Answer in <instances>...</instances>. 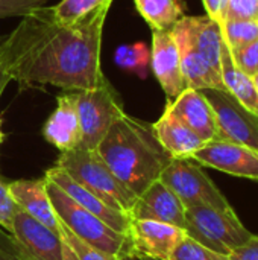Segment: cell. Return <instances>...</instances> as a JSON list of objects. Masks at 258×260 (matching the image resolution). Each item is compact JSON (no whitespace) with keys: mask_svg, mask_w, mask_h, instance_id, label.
<instances>
[{"mask_svg":"<svg viewBox=\"0 0 258 260\" xmlns=\"http://www.w3.org/2000/svg\"><path fill=\"white\" fill-rule=\"evenodd\" d=\"M113 2L75 24H59L49 8L23 17L0 43V70L21 85L85 90L108 82L100 66L105 20Z\"/></svg>","mask_w":258,"mask_h":260,"instance_id":"6da1fadb","label":"cell"},{"mask_svg":"<svg viewBox=\"0 0 258 260\" xmlns=\"http://www.w3.org/2000/svg\"><path fill=\"white\" fill-rule=\"evenodd\" d=\"M117 180L135 197L157 181L172 155L158 142L152 125L123 113L96 148Z\"/></svg>","mask_w":258,"mask_h":260,"instance_id":"7a4b0ae2","label":"cell"},{"mask_svg":"<svg viewBox=\"0 0 258 260\" xmlns=\"http://www.w3.org/2000/svg\"><path fill=\"white\" fill-rule=\"evenodd\" d=\"M46 181L47 192L58 221L64 224L73 235H76L81 241L91 245L93 248L103 251L106 254L116 257L131 254V244L126 235L111 229L100 218L79 206L52 181Z\"/></svg>","mask_w":258,"mask_h":260,"instance_id":"3957f363","label":"cell"},{"mask_svg":"<svg viewBox=\"0 0 258 260\" xmlns=\"http://www.w3.org/2000/svg\"><path fill=\"white\" fill-rule=\"evenodd\" d=\"M56 166L116 210L129 213L137 201V197L117 180L96 149L76 148L61 152Z\"/></svg>","mask_w":258,"mask_h":260,"instance_id":"277c9868","label":"cell"},{"mask_svg":"<svg viewBox=\"0 0 258 260\" xmlns=\"http://www.w3.org/2000/svg\"><path fill=\"white\" fill-rule=\"evenodd\" d=\"M184 232L204 247L228 256L252 238L234 210H219L208 206L186 207Z\"/></svg>","mask_w":258,"mask_h":260,"instance_id":"5b68a950","label":"cell"},{"mask_svg":"<svg viewBox=\"0 0 258 260\" xmlns=\"http://www.w3.org/2000/svg\"><path fill=\"white\" fill-rule=\"evenodd\" d=\"M73 91L81 125L79 148L94 151L111 125L125 113L122 99L109 81L97 87Z\"/></svg>","mask_w":258,"mask_h":260,"instance_id":"8992f818","label":"cell"},{"mask_svg":"<svg viewBox=\"0 0 258 260\" xmlns=\"http://www.w3.org/2000/svg\"><path fill=\"white\" fill-rule=\"evenodd\" d=\"M186 207L208 206L219 210H233L227 197L217 189L202 166L192 158H172L160 178Z\"/></svg>","mask_w":258,"mask_h":260,"instance_id":"52a82bcc","label":"cell"},{"mask_svg":"<svg viewBox=\"0 0 258 260\" xmlns=\"http://www.w3.org/2000/svg\"><path fill=\"white\" fill-rule=\"evenodd\" d=\"M214 113L217 126V140H228L248 146L258 152V114L248 110L228 90L204 88Z\"/></svg>","mask_w":258,"mask_h":260,"instance_id":"ba28073f","label":"cell"},{"mask_svg":"<svg viewBox=\"0 0 258 260\" xmlns=\"http://www.w3.org/2000/svg\"><path fill=\"white\" fill-rule=\"evenodd\" d=\"M190 158L233 177L258 181V152L248 146L228 140H211Z\"/></svg>","mask_w":258,"mask_h":260,"instance_id":"9c48e42d","label":"cell"},{"mask_svg":"<svg viewBox=\"0 0 258 260\" xmlns=\"http://www.w3.org/2000/svg\"><path fill=\"white\" fill-rule=\"evenodd\" d=\"M184 236L186 232L182 229L151 219H132L128 233L131 254L157 260L170 259Z\"/></svg>","mask_w":258,"mask_h":260,"instance_id":"30bf717a","label":"cell"},{"mask_svg":"<svg viewBox=\"0 0 258 260\" xmlns=\"http://www.w3.org/2000/svg\"><path fill=\"white\" fill-rule=\"evenodd\" d=\"M151 66L169 99H175L187 88L181 70L179 50L172 30H152Z\"/></svg>","mask_w":258,"mask_h":260,"instance_id":"8fae6325","label":"cell"},{"mask_svg":"<svg viewBox=\"0 0 258 260\" xmlns=\"http://www.w3.org/2000/svg\"><path fill=\"white\" fill-rule=\"evenodd\" d=\"M44 178L49 180V181H52L61 190H64L79 206H82L84 209H87L88 212H91L93 215H96L97 218H100L111 229H114L116 232L123 233V235L128 236L129 227H131V221H132V218L129 216V213L120 212V210H116V209L109 207L97 195H94L88 189L82 187L64 169L58 168L56 165L53 168H50L49 171H46Z\"/></svg>","mask_w":258,"mask_h":260,"instance_id":"7c38bea8","label":"cell"},{"mask_svg":"<svg viewBox=\"0 0 258 260\" xmlns=\"http://www.w3.org/2000/svg\"><path fill=\"white\" fill-rule=\"evenodd\" d=\"M172 34L179 50L181 70H182L186 85L190 88H196V90H204V88L225 90L222 79L214 75V72L208 67L201 52L198 50L192 37L187 15H184L172 27Z\"/></svg>","mask_w":258,"mask_h":260,"instance_id":"4fadbf2b","label":"cell"},{"mask_svg":"<svg viewBox=\"0 0 258 260\" xmlns=\"http://www.w3.org/2000/svg\"><path fill=\"white\" fill-rule=\"evenodd\" d=\"M11 235L35 260H62L59 233L46 227L20 207L14 215Z\"/></svg>","mask_w":258,"mask_h":260,"instance_id":"5bb4252c","label":"cell"},{"mask_svg":"<svg viewBox=\"0 0 258 260\" xmlns=\"http://www.w3.org/2000/svg\"><path fill=\"white\" fill-rule=\"evenodd\" d=\"M129 216L132 219L160 221L184 230L186 206L164 183L157 180L141 195L137 197Z\"/></svg>","mask_w":258,"mask_h":260,"instance_id":"9a60e30c","label":"cell"},{"mask_svg":"<svg viewBox=\"0 0 258 260\" xmlns=\"http://www.w3.org/2000/svg\"><path fill=\"white\" fill-rule=\"evenodd\" d=\"M44 139L61 152L73 151L81 145V125L75 91L58 96V104L43 126Z\"/></svg>","mask_w":258,"mask_h":260,"instance_id":"2e32d148","label":"cell"},{"mask_svg":"<svg viewBox=\"0 0 258 260\" xmlns=\"http://www.w3.org/2000/svg\"><path fill=\"white\" fill-rule=\"evenodd\" d=\"M166 107L205 143L219 139L214 113L201 90L187 87L175 99H169Z\"/></svg>","mask_w":258,"mask_h":260,"instance_id":"e0dca14e","label":"cell"},{"mask_svg":"<svg viewBox=\"0 0 258 260\" xmlns=\"http://www.w3.org/2000/svg\"><path fill=\"white\" fill-rule=\"evenodd\" d=\"M9 193L21 210L59 233V221L47 192L46 178L9 181Z\"/></svg>","mask_w":258,"mask_h":260,"instance_id":"ac0fdd59","label":"cell"},{"mask_svg":"<svg viewBox=\"0 0 258 260\" xmlns=\"http://www.w3.org/2000/svg\"><path fill=\"white\" fill-rule=\"evenodd\" d=\"M152 129L172 158H190L205 145V142L167 107L161 117L152 125Z\"/></svg>","mask_w":258,"mask_h":260,"instance_id":"d6986e66","label":"cell"},{"mask_svg":"<svg viewBox=\"0 0 258 260\" xmlns=\"http://www.w3.org/2000/svg\"><path fill=\"white\" fill-rule=\"evenodd\" d=\"M187 21L192 30L193 41L201 52L202 58L216 76L222 79L220 75V52L224 44L220 23L217 20L205 15H187Z\"/></svg>","mask_w":258,"mask_h":260,"instance_id":"ffe728a7","label":"cell"},{"mask_svg":"<svg viewBox=\"0 0 258 260\" xmlns=\"http://www.w3.org/2000/svg\"><path fill=\"white\" fill-rule=\"evenodd\" d=\"M220 75L225 90H228L248 110L258 114V90L254 79L236 66L231 50L225 41L220 52Z\"/></svg>","mask_w":258,"mask_h":260,"instance_id":"44dd1931","label":"cell"},{"mask_svg":"<svg viewBox=\"0 0 258 260\" xmlns=\"http://www.w3.org/2000/svg\"><path fill=\"white\" fill-rule=\"evenodd\" d=\"M134 3L152 30H172L186 15L182 0H134Z\"/></svg>","mask_w":258,"mask_h":260,"instance_id":"7402d4cb","label":"cell"},{"mask_svg":"<svg viewBox=\"0 0 258 260\" xmlns=\"http://www.w3.org/2000/svg\"><path fill=\"white\" fill-rule=\"evenodd\" d=\"M113 0H61L55 6L49 8L52 18L59 24H75L90 14H93L102 5Z\"/></svg>","mask_w":258,"mask_h":260,"instance_id":"603a6c76","label":"cell"},{"mask_svg":"<svg viewBox=\"0 0 258 260\" xmlns=\"http://www.w3.org/2000/svg\"><path fill=\"white\" fill-rule=\"evenodd\" d=\"M59 236L62 241V260H122V257L106 254L85 244L61 222Z\"/></svg>","mask_w":258,"mask_h":260,"instance_id":"cb8c5ba5","label":"cell"},{"mask_svg":"<svg viewBox=\"0 0 258 260\" xmlns=\"http://www.w3.org/2000/svg\"><path fill=\"white\" fill-rule=\"evenodd\" d=\"M114 61L120 69L134 72L140 78H144L151 64V49L144 43L122 44L114 53Z\"/></svg>","mask_w":258,"mask_h":260,"instance_id":"d4e9b609","label":"cell"},{"mask_svg":"<svg viewBox=\"0 0 258 260\" xmlns=\"http://www.w3.org/2000/svg\"><path fill=\"white\" fill-rule=\"evenodd\" d=\"M220 29L230 50L242 49L258 40V20H224Z\"/></svg>","mask_w":258,"mask_h":260,"instance_id":"484cf974","label":"cell"},{"mask_svg":"<svg viewBox=\"0 0 258 260\" xmlns=\"http://www.w3.org/2000/svg\"><path fill=\"white\" fill-rule=\"evenodd\" d=\"M169 260H231L228 254L217 253L196 242L190 236H184V239L173 250Z\"/></svg>","mask_w":258,"mask_h":260,"instance_id":"4316f807","label":"cell"},{"mask_svg":"<svg viewBox=\"0 0 258 260\" xmlns=\"http://www.w3.org/2000/svg\"><path fill=\"white\" fill-rule=\"evenodd\" d=\"M224 20H258V0H228Z\"/></svg>","mask_w":258,"mask_h":260,"instance_id":"83f0119b","label":"cell"},{"mask_svg":"<svg viewBox=\"0 0 258 260\" xmlns=\"http://www.w3.org/2000/svg\"><path fill=\"white\" fill-rule=\"evenodd\" d=\"M231 55L236 66L243 73H246L251 78L258 75V40L242 49L231 50Z\"/></svg>","mask_w":258,"mask_h":260,"instance_id":"f1b7e54d","label":"cell"},{"mask_svg":"<svg viewBox=\"0 0 258 260\" xmlns=\"http://www.w3.org/2000/svg\"><path fill=\"white\" fill-rule=\"evenodd\" d=\"M47 0H0V18L24 17L40 8H44Z\"/></svg>","mask_w":258,"mask_h":260,"instance_id":"f546056e","label":"cell"},{"mask_svg":"<svg viewBox=\"0 0 258 260\" xmlns=\"http://www.w3.org/2000/svg\"><path fill=\"white\" fill-rule=\"evenodd\" d=\"M17 209L18 206L9 193V181H6L0 175V227L5 229L8 233H11L12 230V221Z\"/></svg>","mask_w":258,"mask_h":260,"instance_id":"4dcf8cb0","label":"cell"},{"mask_svg":"<svg viewBox=\"0 0 258 260\" xmlns=\"http://www.w3.org/2000/svg\"><path fill=\"white\" fill-rule=\"evenodd\" d=\"M0 248L9 253L15 260H35L23 247H20V244L12 238L11 233L2 232V227H0Z\"/></svg>","mask_w":258,"mask_h":260,"instance_id":"1f68e13d","label":"cell"},{"mask_svg":"<svg viewBox=\"0 0 258 260\" xmlns=\"http://www.w3.org/2000/svg\"><path fill=\"white\" fill-rule=\"evenodd\" d=\"M231 260H258V236L252 235V238L240 248L230 254Z\"/></svg>","mask_w":258,"mask_h":260,"instance_id":"d6a6232c","label":"cell"},{"mask_svg":"<svg viewBox=\"0 0 258 260\" xmlns=\"http://www.w3.org/2000/svg\"><path fill=\"white\" fill-rule=\"evenodd\" d=\"M202 3H204V8L207 11V15L213 20L220 21L228 0H202Z\"/></svg>","mask_w":258,"mask_h":260,"instance_id":"836d02e7","label":"cell"},{"mask_svg":"<svg viewBox=\"0 0 258 260\" xmlns=\"http://www.w3.org/2000/svg\"><path fill=\"white\" fill-rule=\"evenodd\" d=\"M0 260H15L9 253H6V251H3L2 248H0Z\"/></svg>","mask_w":258,"mask_h":260,"instance_id":"e575fe53","label":"cell"},{"mask_svg":"<svg viewBox=\"0 0 258 260\" xmlns=\"http://www.w3.org/2000/svg\"><path fill=\"white\" fill-rule=\"evenodd\" d=\"M122 260H144L143 257H138V256H135V254H126V256H123Z\"/></svg>","mask_w":258,"mask_h":260,"instance_id":"d590c367","label":"cell"},{"mask_svg":"<svg viewBox=\"0 0 258 260\" xmlns=\"http://www.w3.org/2000/svg\"><path fill=\"white\" fill-rule=\"evenodd\" d=\"M3 140H5V134H3V131H2V120H0V146H2V143H3Z\"/></svg>","mask_w":258,"mask_h":260,"instance_id":"8d00e7d4","label":"cell"},{"mask_svg":"<svg viewBox=\"0 0 258 260\" xmlns=\"http://www.w3.org/2000/svg\"><path fill=\"white\" fill-rule=\"evenodd\" d=\"M252 79H254V84H255V87H257V90H258V75H255Z\"/></svg>","mask_w":258,"mask_h":260,"instance_id":"74e56055","label":"cell"},{"mask_svg":"<svg viewBox=\"0 0 258 260\" xmlns=\"http://www.w3.org/2000/svg\"><path fill=\"white\" fill-rule=\"evenodd\" d=\"M144 260H157V259H144Z\"/></svg>","mask_w":258,"mask_h":260,"instance_id":"f35d334b","label":"cell"}]
</instances>
